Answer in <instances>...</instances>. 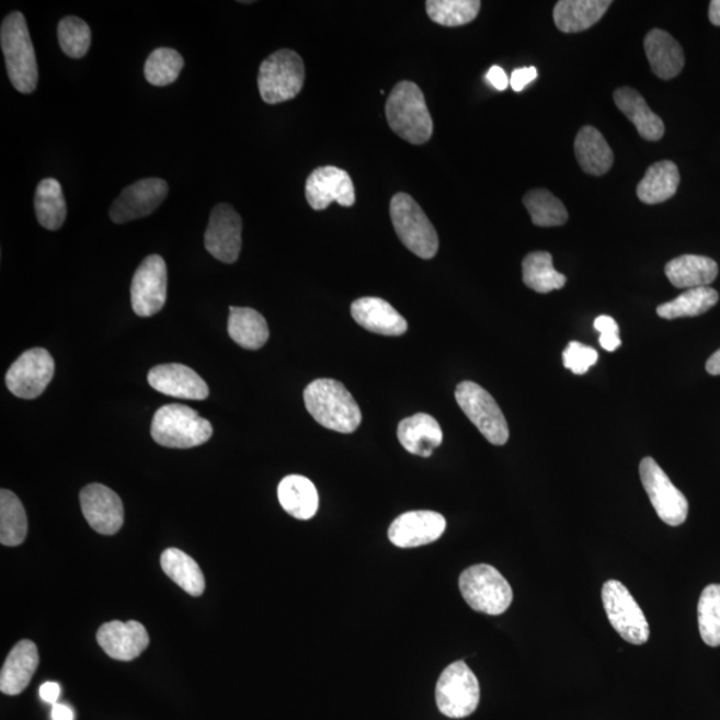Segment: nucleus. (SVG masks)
Masks as SVG:
<instances>
[{
	"label": "nucleus",
	"instance_id": "f257e3e1",
	"mask_svg": "<svg viewBox=\"0 0 720 720\" xmlns=\"http://www.w3.org/2000/svg\"><path fill=\"white\" fill-rule=\"evenodd\" d=\"M307 411L320 426L341 434L354 433L362 423L358 403L341 381L317 379L304 392Z\"/></svg>",
	"mask_w": 720,
	"mask_h": 720
},
{
	"label": "nucleus",
	"instance_id": "f03ea898",
	"mask_svg": "<svg viewBox=\"0 0 720 720\" xmlns=\"http://www.w3.org/2000/svg\"><path fill=\"white\" fill-rule=\"evenodd\" d=\"M387 122L398 137L411 145H423L433 137L434 123L420 85L402 80L386 102Z\"/></svg>",
	"mask_w": 720,
	"mask_h": 720
},
{
	"label": "nucleus",
	"instance_id": "7ed1b4c3",
	"mask_svg": "<svg viewBox=\"0 0 720 720\" xmlns=\"http://www.w3.org/2000/svg\"><path fill=\"white\" fill-rule=\"evenodd\" d=\"M0 45L12 85L22 94L34 92L39 79L38 64L22 12H11L4 18L0 28Z\"/></svg>",
	"mask_w": 720,
	"mask_h": 720
},
{
	"label": "nucleus",
	"instance_id": "20e7f679",
	"mask_svg": "<svg viewBox=\"0 0 720 720\" xmlns=\"http://www.w3.org/2000/svg\"><path fill=\"white\" fill-rule=\"evenodd\" d=\"M151 436L169 448H193L212 439V423L184 404H168L153 415Z\"/></svg>",
	"mask_w": 720,
	"mask_h": 720
},
{
	"label": "nucleus",
	"instance_id": "39448f33",
	"mask_svg": "<svg viewBox=\"0 0 720 720\" xmlns=\"http://www.w3.org/2000/svg\"><path fill=\"white\" fill-rule=\"evenodd\" d=\"M390 217L397 236L412 254L431 260L439 249V238L422 207L409 194L392 196Z\"/></svg>",
	"mask_w": 720,
	"mask_h": 720
},
{
	"label": "nucleus",
	"instance_id": "423d86ee",
	"mask_svg": "<svg viewBox=\"0 0 720 720\" xmlns=\"http://www.w3.org/2000/svg\"><path fill=\"white\" fill-rule=\"evenodd\" d=\"M459 588L472 610L488 615L506 613L514 598L508 582L490 564L471 565L461 572Z\"/></svg>",
	"mask_w": 720,
	"mask_h": 720
},
{
	"label": "nucleus",
	"instance_id": "0eeeda50",
	"mask_svg": "<svg viewBox=\"0 0 720 720\" xmlns=\"http://www.w3.org/2000/svg\"><path fill=\"white\" fill-rule=\"evenodd\" d=\"M305 78V64L300 55L282 48L261 65L258 88L263 102L279 104L299 95Z\"/></svg>",
	"mask_w": 720,
	"mask_h": 720
},
{
	"label": "nucleus",
	"instance_id": "6e6552de",
	"mask_svg": "<svg viewBox=\"0 0 720 720\" xmlns=\"http://www.w3.org/2000/svg\"><path fill=\"white\" fill-rule=\"evenodd\" d=\"M455 398L461 411L491 445H506L510 438L508 424L489 391L473 381L466 380L457 387Z\"/></svg>",
	"mask_w": 720,
	"mask_h": 720
},
{
	"label": "nucleus",
	"instance_id": "1a4fd4ad",
	"mask_svg": "<svg viewBox=\"0 0 720 720\" xmlns=\"http://www.w3.org/2000/svg\"><path fill=\"white\" fill-rule=\"evenodd\" d=\"M436 705L443 716L470 717L478 709L480 687L476 674L465 662H455L443 671L435 690Z\"/></svg>",
	"mask_w": 720,
	"mask_h": 720
},
{
	"label": "nucleus",
	"instance_id": "9d476101",
	"mask_svg": "<svg viewBox=\"0 0 720 720\" xmlns=\"http://www.w3.org/2000/svg\"><path fill=\"white\" fill-rule=\"evenodd\" d=\"M603 606L615 631L631 644H644L650 638V626L642 608L630 591L618 581H608L602 588Z\"/></svg>",
	"mask_w": 720,
	"mask_h": 720
},
{
	"label": "nucleus",
	"instance_id": "9b49d317",
	"mask_svg": "<svg viewBox=\"0 0 720 720\" xmlns=\"http://www.w3.org/2000/svg\"><path fill=\"white\" fill-rule=\"evenodd\" d=\"M640 479L658 516L668 526H681L688 515V502L667 473L652 458L640 461Z\"/></svg>",
	"mask_w": 720,
	"mask_h": 720
},
{
	"label": "nucleus",
	"instance_id": "f8f14e48",
	"mask_svg": "<svg viewBox=\"0 0 720 720\" xmlns=\"http://www.w3.org/2000/svg\"><path fill=\"white\" fill-rule=\"evenodd\" d=\"M168 300V266L160 255L147 256L135 271L132 306L141 318L156 316Z\"/></svg>",
	"mask_w": 720,
	"mask_h": 720
},
{
	"label": "nucleus",
	"instance_id": "ddd939ff",
	"mask_svg": "<svg viewBox=\"0 0 720 720\" xmlns=\"http://www.w3.org/2000/svg\"><path fill=\"white\" fill-rule=\"evenodd\" d=\"M55 363L47 350L36 347L23 353L5 375V385L15 397L35 399L50 385Z\"/></svg>",
	"mask_w": 720,
	"mask_h": 720
},
{
	"label": "nucleus",
	"instance_id": "4468645a",
	"mask_svg": "<svg viewBox=\"0 0 720 720\" xmlns=\"http://www.w3.org/2000/svg\"><path fill=\"white\" fill-rule=\"evenodd\" d=\"M169 194V184L159 178H147L122 191L110 208L114 224L123 225L152 214Z\"/></svg>",
	"mask_w": 720,
	"mask_h": 720
},
{
	"label": "nucleus",
	"instance_id": "2eb2a0df",
	"mask_svg": "<svg viewBox=\"0 0 720 720\" xmlns=\"http://www.w3.org/2000/svg\"><path fill=\"white\" fill-rule=\"evenodd\" d=\"M306 199L316 212L325 210L332 202L351 207L355 203L353 180L346 170L335 165L313 170L306 182Z\"/></svg>",
	"mask_w": 720,
	"mask_h": 720
},
{
	"label": "nucleus",
	"instance_id": "dca6fc26",
	"mask_svg": "<svg viewBox=\"0 0 720 720\" xmlns=\"http://www.w3.org/2000/svg\"><path fill=\"white\" fill-rule=\"evenodd\" d=\"M205 248L224 263H236L242 250V218L230 205L214 208L205 233Z\"/></svg>",
	"mask_w": 720,
	"mask_h": 720
},
{
	"label": "nucleus",
	"instance_id": "f3484780",
	"mask_svg": "<svg viewBox=\"0 0 720 720\" xmlns=\"http://www.w3.org/2000/svg\"><path fill=\"white\" fill-rule=\"evenodd\" d=\"M80 506L91 528L102 535L118 533L125 522V510L116 492L100 483L80 491Z\"/></svg>",
	"mask_w": 720,
	"mask_h": 720
},
{
	"label": "nucleus",
	"instance_id": "a211bd4d",
	"mask_svg": "<svg viewBox=\"0 0 720 720\" xmlns=\"http://www.w3.org/2000/svg\"><path fill=\"white\" fill-rule=\"evenodd\" d=\"M446 525L445 516L434 511H410L391 523L389 539L402 549L426 546L442 537Z\"/></svg>",
	"mask_w": 720,
	"mask_h": 720
},
{
	"label": "nucleus",
	"instance_id": "6ab92c4d",
	"mask_svg": "<svg viewBox=\"0 0 720 720\" xmlns=\"http://www.w3.org/2000/svg\"><path fill=\"white\" fill-rule=\"evenodd\" d=\"M98 643L115 661L130 662L149 648L150 637L139 621L113 620L96 633Z\"/></svg>",
	"mask_w": 720,
	"mask_h": 720
},
{
	"label": "nucleus",
	"instance_id": "aec40b11",
	"mask_svg": "<svg viewBox=\"0 0 720 720\" xmlns=\"http://www.w3.org/2000/svg\"><path fill=\"white\" fill-rule=\"evenodd\" d=\"M147 380L153 390L169 397L205 400L210 396L206 381L193 368L180 365V363L151 368Z\"/></svg>",
	"mask_w": 720,
	"mask_h": 720
},
{
	"label": "nucleus",
	"instance_id": "412c9836",
	"mask_svg": "<svg viewBox=\"0 0 720 720\" xmlns=\"http://www.w3.org/2000/svg\"><path fill=\"white\" fill-rule=\"evenodd\" d=\"M351 316L363 329L385 336L403 335L409 328L405 319L389 301L380 298L367 297L355 300L351 305Z\"/></svg>",
	"mask_w": 720,
	"mask_h": 720
},
{
	"label": "nucleus",
	"instance_id": "4be33fe9",
	"mask_svg": "<svg viewBox=\"0 0 720 720\" xmlns=\"http://www.w3.org/2000/svg\"><path fill=\"white\" fill-rule=\"evenodd\" d=\"M39 666V652L34 642L21 640L11 650L0 673V690L5 695H20L26 690Z\"/></svg>",
	"mask_w": 720,
	"mask_h": 720
},
{
	"label": "nucleus",
	"instance_id": "5701e85b",
	"mask_svg": "<svg viewBox=\"0 0 720 720\" xmlns=\"http://www.w3.org/2000/svg\"><path fill=\"white\" fill-rule=\"evenodd\" d=\"M398 439L410 454L428 458L442 445L443 431L434 416L420 412L399 423Z\"/></svg>",
	"mask_w": 720,
	"mask_h": 720
},
{
	"label": "nucleus",
	"instance_id": "b1692460",
	"mask_svg": "<svg viewBox=\"0 0 720 720\" xmlns=\"http://www.w3.org/2000/svg\"><path fill=\"white\" fill-rule=\"evenodd\" d=\"M644 52L658 78L673 79L678 77L685 67V54L679 43L666 31L651 30L644 39Z\"/></svg>",
	"mask_w": 720,
	"mask_h": 720
},
{
	"label": "nucleus",
	"instance_id": "393cba45",
	"mask_svg": "<svg viewBox=\"0 0 720 720\" xmlns=\"http://www.w3.org/2000/svg\"><path fill=\"white\" fill-rule=\"evenodd\" d=\"M612 4L610 0H560L553 22L563 33H581L598 23Z\"/></svg>",
	"mask_w": 720,
	"mask_h": 720
},
{
	"label": "nucleus",
	"instance_id": "a878e982",
	"mask_svg": "<svg viewBox=\"0 0 720 720\" xmlns=\"http://www.w3.org/2000/svg\"><path fill=\"white\" fill-rule=\"evenodd\" d=\"M614 101L618 108L629 118L645 140L658 141L663 138L664 123L652 113L648 102L631 88H621L614 92Z\"/></svg>",
	"mask_w": 720,
	"mask_h": 720
},
{
	"label": "nucleus",
	"instance_id": "bb28decb",
	"mask_svg": "<svg viewBox=\"0 0 720 720\" xmlns=\"http://www.w3.org/2000/svg\"><path fill=\"white\" fill-rule=\"evenodd\" d=\"M666 275L676 288L709 287L717 279L719 268L711 258L682 255L666 264Z\"/></svg>",
	"mask_w": 720,
	"mask_h": 720
},
{
	"label": "nucleus",
	"instance_id": "cd10ccee",
	"mask_svg": "<svg viewBox=\"0 0 720 720\" xmlns=\"http://www.w3.org/2000/svg\"><path fill=\"white\" fill-rule=\"evenodd\" d=\"M578 162L586 174L605 175L614 163V152L601 132L593 126L581 128L574 144Z\"/></svg>",
	"mask_w": 720,
	"mask_h": 720
},
{
	"label": "nucleus",
	"instance_id": "c85d7f7f",
	"mask_svg": "<svg viewBox=\"0 0 720 720\" xmlns=\"http://www.w3.org/2000/svg\"><path fill=\"white\" fill-rule=\"evenodd\" d=\"M281 506L295 519L309 521L317 514L319 495L310 479L301 476H288L278 488Z\"/></svg>",
	"mask_w": 720,
	"mask_h": 720
},
{
	"label": "nucleus",
	"instance_id": "c756f323",
	"mask_svg": "<svg viewBox=\"0 0 720 720\" xmlns=\"http://www.w3.org/2000/svg\"><path fill=\"white\" fill-rule=\"evenodd\" d=\"M681 183L679 170L671 160L650 165L637 187L638 198L645 205H658L676 194Z\"/></svg>",
	"mask_w": 720,
	"mask_h": 720
},
{
	"label": "nucleus",
	"instance_id": "7c9ffc66",
	"mask_svg": "<svg viewBox=\"0 0 720 720\" xmlns=\"http://www.w3.org/2000/svg\"><path fill=\"white\" fill-rule=\"evenodd\" d=\"M229 335L245 350H260L267 343L270 331L262 313L249 307H230Z\"/></svg>",
	"mask_w": 720,
	"mask_h": 720
},
{
	"label": "nucleus",
	"instance_id": "2f4dec72",
	"mask_svg": "<svg viewBox=\"0 0 720 720\" xmlns=\"http://www.w3.org/2000/svg\"><path fill=\"white\" fill-rule=\"evenodd\" d=\"M160 565L164 574L191 596H201L205 593V576L199 564L187 553L178 549H168L160 558Z\"/></svg>",
	"mask_w": 720,
	"mask_h": 720
},
{
	"label": "nucleus",
	"instance_id": "473e14b6",
	"mask_svg": "<svg viewBox=\"0 0 720 720\" xmlns=\"http://www.w3.org/2000/svg\"><path fill=\"white\" fill-rule=\"evenodd\" d=\"M36 219L47 230H59L67 215L66 199L60 183L53 178L43 180L35 191Z\"/></svg>",
	"mask_w": 720,
	"mask_h": 720
},
{
	"label": "nucleus",
	"instance_id": "72a5a7b5",
	"mask_svg": "<svg viewBox=\"0 0 720 720\" xmlns=\"http://www.w3.org/2000/svg\"><path fill=\"white\" fill-rule=\"evenodd\" d=\"M523 282L528 288L539 294L560 290L568 278L553 268L549 252L537 251L528 254L522 263Z\"/></svg>",
	"mask_w": 720,
	"mask_h": 720
},
{
	"label": "nucleus",
	"instance_id": "f704fd0d",
	"mask_svg": "<svg viewBox=\"0 0 720 720\" xmlns=\"http://www.w3.org/2000/svg\"><path fill=\"white\" fill-rule=\"evenodd\" d=\"M28 523L26 510L14 492L0 491V544L15 547L27 537Z\"/></svg>",
	"mask_w": 720,
	"mask_h": 720
},
{
	"label": "nucleus",
	"instance_id": "c9c22d12",
	"mask_svg": "<svg viewBox=\"0 0 720 720\" xmlns=\"http://www.w3.org/2000/svg\"><path fill=\"white\" fill-rule=\"evenodd\" d=\"M718 300L719 294L711 287L690 288L678 298L658 307L656 312L668 320L698 317L712 309Z\"/></svg>",
	"mask_w": 720,
	"mask_h": 720
},
{
	"label": "nucleus",
	"instance_id": "e433bc0d",
	"mask_svg": "<svg viewBox=\"0 0 720 720\" xmlns=\"http://www.w3.org/2000/svg\"><path fill=\"white\" fill-rule=\"evenodd\" d=\"M523 203L530 214L533 224L539 227L563 226L569 219L568 210L557 196L544 188L532 190Z\"/></svg>",
	"mask_w": 720,
	"mask_h": 720
},
{
	"label": "nucleus",
	"instance_id": "4c0bfd02",
	"mask_svg": "<svg viewBox=\"0 0 720 720\" xmlns=\"http://www.w3.org/2000/svg\"><path fill=\"white\" fill-rule=\"evenodd\" d=\"M479 0H428L426 11L431 21L445 27L470 23L479 14Z\"/></svg>",
	"mask_w": 720,
	"mask_h": 720
},
{
	"label": "nucleus",
	"instance_id": "58836bf2",
	"mask_svg": "<svg viewBox=\"0 0 720 720\" xmlns=\"http://www.w3.org/2000/svg\"><path fill=\"white\" fill-rule=\"evenodd\" d=\"M698 624L701 639L711 648L720 645V584L704 590L698 603Z\"/></svg>",
	"mask_w": 720,
	"mask_h": 720
},
{
	"label": "nucleus",
	"instance_id": "ea45409f",
	"mask_svg": "<svg viewBox=\"0 0 720 720\" xmlns=\"http://www.w3.org/2000/svg\"><path fill=\"white\" fill-rule=\"evenodd\" d=\"M182 55L172 48L160 47L150 54L145 65V76L152 85L163 88L174 83L183 69Z\"/></svg>",
	"mask_w": 720,
	"mask_h": 720
},
{
	"label": "nucleus",
	"instance_id": "a19ab883",
	"mask_svg": "<svg viewBox=\"0 0 720 720\" xmlns=\"http://www.w3.org/2000/svg\"><path fill=\"white\" fill-rule=\"evenodd\" d=\"M58 38L61 50L67 57L83 58L91 46V30L80 18L66 16L59 23Z\"/></svg>",
	"mask_w": 720,
	"mask_h": 720
},
{
	"label": "nucleus",
	"instance_id": "79ce46f5",
	"mask_svg": "<svg viewBox=\"0 0 720 720\" xmlns=\"http://www.w3.org/2000/svg\"><path fill=\"white\" fill-rule=\"evenodd\" d=\"M598 351L580 342H570L563 351V363L576 375L586 374L598 362Z\"/></svg>",
	"mask_w": 720,
	"mask_h": 720
},
{
	"label": "nucleus",
	"instance_id": "37998d69",
	"mask_svg": "<svg viewBox=\"0 0 720 720\" xmlns=\"http://www.w3.org/2000/svg\"><path fill=\"white\" fill-rule=\"evenodd\" d=\"M594 325L601 334L599 343L603 348L613 353L620 346L619 325L612 317L601 316L595 319Z\"/></svg>",
	"mask_w": 720,
	"mask_h": 720
},
{
	"label": "nucleus",
	"instance_id": "c03bdc74",
	"mask_svg": "<svg viewBox=\"0 0 720 720\" xmlns=\"http://www.w3.org/2000/svg\"><path fill=\"white\" fill-rule=\"evenodd\" d=\"M537 78L538 71L535 67H523V69H516L511 73L510 84L515 92H521Z\"/></svg>",
	"mask_w": 720,
	"mask_h": 720
},
{
	"label": "nucleus",
	"instance_id": "a18cd8bd",
	"mask_svg": "<svg viewBox=\"0 0 720 720\" xmlns=\"http://www.w3.org/2000/svg\"><path fill=\"white\" fill-rule=\"evenodd\" d=\"M485 79H488V82L492 85V88L496 89L498 91L506 90L510 84V79L506 76V72H504L500 66H492L488 72V76H485Z\"/></svg>",
	"mask_w": 720,
	"mask_h": 720
},
{
	"label": "nucleus",
	"instance_id": "49530a36",
	"mask_svg": "<svg viewBox=\"0 0 720 720\" xmlns=\"http://www.w3.org/2000/svg\"><path fill=\"white\" fill-rule=\"evenodd\" d=\"M39 695L46 704L57 705L60 697V686L55 682L43 683L39 688Z\"/></svg>",
	"mask_w": 720,
	"mask_h": 720
},
{
	"label": "nucleus",
	"instance_id": "de8ad7c7",
	"mask_svg": "<svg viewBox=\"0 0 720 720\" xmlns=\"http://www.w3.org/2000/svg\"><path fill=\"white\" fill-rule=\"evenodd\" d=\"M53 720H73V711L67 705L57 704L53 706Z\"/></svg>",
	"mask_w": 720,
	"mask_h": 720
},
{
	"label": "nucleus",
	"instance_id": "09e8293b",
	"mask_svg": "<svg viewBox=\"0 0 720 720\" xmlns=\"http://www.w3.org/2000/svg\"><path fill=\"white\" fill-rule=\"evenodd\" d=\"M706 370L711 375H720V350L707 361Z\"/></svg>",
	"mask_w": 720,
	"mask_h": 720
},
{
	"label": "nucleus",
	"instance_id": "8fccbe9b",
	"mask_svg": "<svg viewBox=\"0 0 720 720\" xmlns=\"http://www.w3.org/2000/svg\"><path fill=\"white\" fill-rule=\"evenodd\" d=\"M709 14L713 26H720V0H712Z\"/></svg>",
	"mask_w": 720,
	"mask_h": 720
}]
</instances>
